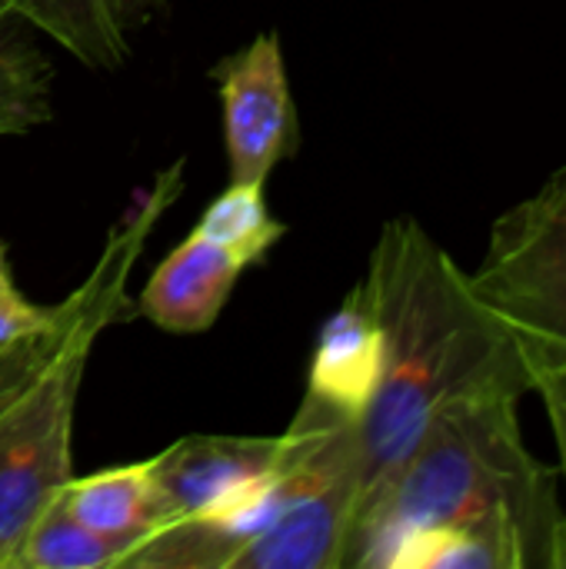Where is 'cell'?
Wrapping results in <instances>:
<instances>
[{"instance_id": "9", "label": "cell", "mask_w": 566, "mask_h": 569, "mask_svg": "<svg viewBox=\"0 0 566 569\" xmlns=\"http://www.w3.org/2000/svg\"><path fill=\"white\" fill-rule=\"evenodd\" d=\"M30 30H40L73 60L117 70L130 57V13L123 0H0Z\"/></svg>"}, {"instance_id": "15", "label": "cell", "mask_w": 566, "mask_h": 569, "mask_svg": "<svg viewBox=\"0 0 566 569\" xmlns=\"http://www.w3.org/2000/svg\"><path fill=\"white\" fill-rule=\"evenodd\" d=\"M524 353L530 360V393L544 400L566 480V353H550V350H524ZM557 569H566V517L564 530H560Z\"/></svg>"}, {"instance_id": "12", "label": "cell", "mask_w": 566, "mask_h": 569, "mask_svg": "<svg viewBox=\"0 0 566 569\" xmlns=\"http://www.w3.org/2000/svg\"><path fill=\"white\" fill-rule=\"evenodd\" d=\"M133 540L103 537L83 527L67 503L50 500L47 510L33 520L23 533L20 547L13 550V569H107L120 567L133 550Z\"/></svg>"}, {"instance_id": "4", "label": "cell", "mask_w": 566, "mask_h": 569, "mask_svg": "<svg viewBox=\"0 0 566 569\" xmlns=\"http://www.w3.org/2000/svg\"><path fill=\"white\" fill-rule=\"evenodd\" d=\"M360 507V423L330 437L317 477L267 523L230 569H340Z\"/></svg>"}, {"instance_id": "17", "label": "cell", "mask_w": 566, "mask_h": 569, "mask_svg": "<svg viewBox=\"0 0 566 569\" xmlns=\"http://www.w3.org/2000/svg\"><path fill=\"white\" fill-rule=\"evenodd\" d=\"M0 569H13V563H10V557H7L3 550H0Z\"/></svg>"}, {"instance_id": "5", "label": "cell", "mask_w": 566, "mask_h": 569, "mask_svg": "<svg viewBox=\"0 0 566 569\" xmlns=\"http://www.w3.org/2000/svg\"><path fill=\"white\" fill-rule=\"evenodd\" d=\"M224 103L230 183L264 187L277 163L300 150V120L284 67L280 37L257 33L214 67Z\"/></svg>"}, {"instance_id": "2", "label": "cell", "mask_w": 566, "mask_h": 569, "mask_svg": "<svg viewBox=\"0 0 566 569\" xmlns=\"http://www.w3.org/2000/svg\"><path fill=\"white\" fill-rule=\"evenodd\" d=\"M364 290L380 323L384 370L360 420L357 513L440 410L490 393H530V360L520 340L417 220L384 223Z\"/></svg>"}, {"instance_id": "14", "label": "cell", "mask_w": 566, "mask_h": 569, "mask_svg": "<svg viewBox=\"0 0 566 569\" xmlns=\"http://www.w3.org/2000/svg\"><path fill=\"white\" fill-rule=\"evenodd\" d=\"M77 317H80V303L73 297H67L60 303V317H57L53 327L0 343V417L53 363V357L70 340V333L77 327Z\"/></svg>"}, {"instance_id": "10", "label": "cell", "mask_w": 566, "mask_h": 569, "mask_svg": "<svg viewBox=\"0 0 566 569\" xmlns=\"http://www.w3.org/2000/svg\"><path fill=\"white\" fill-rule=\"evenodd\" d=\"M67 510L103 537L140 543L153 533V483L150 460L100 470L83 480H70L60 490Z\"/></svg>"}, {"instance_id": "7", "label": "cell", "mask_w": 566, "mask_h": 569, "mask_svg": "<svg viewBox=\"0 0 566 569\" xmlns=\"http://www.w3.org/2000/svg\"><path fill=\"white\" fill-rule=\"evenodd\" d=\"M384 370V337L364 280L320 327L300 410L324 420L360 423Z\"/></svg>"}, {"instance_id": "6", "label": "cell", "mask_w": 566, "mask_h": 569, "mask_svg": "<svg viewBox=\"0 0 566 569\" xmlns=\"http://www.w3.org/2000/svg\"><path fill=\"white\" fill-rule=\"evenodd\" d=\"M287 453L284 437H207L193 433L150 460L153 530L207 520L240 503Z\"/></svg>"}, {"instance_id": "11", "label": "cell", "mask_w": 566, "mask_h": 569, "mask_svg": "<svg viewBox=\"0 0 566 569\" xmlns=\"http://www.w3.org/2000/svg\"><path fill=\"white\" fill-rule=\"evenodd\" d=\"M53 117V63L13 10L0 3V137H20Z\"/></svg>"}, {"instance_id": "16", "label": "cell", "mask_w": 566, "mask_h": 569, "mask_svg": "<svg viewBox=\"0 0 566 569\" xmlns=\"http://www.w3.org/2000/svg\"><path fill=\"white\" fill-rule=\"evenodd\" d=\"M57 317H60V303L57 307H37L17 290L7 243H0V343L27 337V333H40V330L53 327Z\"/></svg>"}, {"instance_id": "1", "label": "cell", "mask_w": 566, "mask_h": 569, "mask_svg": "<svg viewBox=\"0 0 566 569\" xmlns=\"http://www.w3.org/2000/svg\"><path fill=\"white\" fill-rule=\"evenodd\" d=\"M520 397L440 410L354 520L347 567L557 569V477L524 440Z\"/></svg>"}, {"instance_id": "3", "label": "cell", "mask_w": 566, "mask_h": 569, "mask_svg": "<svg viewBox=\"0 0 566 569\" xmlns=\"http://www.w3.org/2000/svg\"><path fill=\"white\" fill-rule=\"evenodd\" d=\"M467 280L524 350L566 353V163L494 220Z\"/></svg>"}, {"instance_id": "8", "label": "cell", "mask_w": 566, "mask_h": 569, "mask_svg": "<svg viewBox=\"0 0 566 569\" xmlns=\"http://www.w3.org/2000/svg\"><path fill=\"white\" fill-rule=\"evenodd\" d=\"M247 267L193 230L147 280L137 313L167 333H203L224 313Z\"/></svg>"}, {"instance_id": "13", "label": "cell", "mask_w": 566, "mask_h": 569, "mask_svg": "<svg viewBox=\"0 0 566 569\" xmlns=\"http://www.w3.org/2000/svg\"><path fill=\"white\" fill-rule=\"evenodd\" d=\"M203 237L220 243L227 253H234L244 267L260 263L267 250L284 237V223L270 213L264 200V187L254 183H230L200 217L197 227Z\"/></svg>"}]
</instances>
